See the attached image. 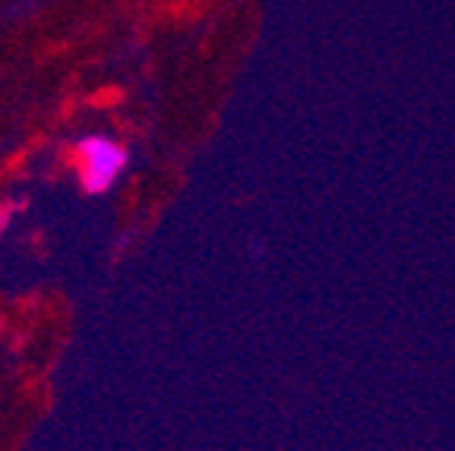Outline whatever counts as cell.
I'll return each mask as SVG.
<instances>
[{
    "mask_svg": "<svg viewBox=\"0 0 455 451\" xmlns=\"http://www.w3.org/2000/svg\"><path fill=\"white\" fill-rule=\"evenodd\" d=\"M7 225H10V209H0V233L7 231Z\"/></svg>",
    "mask_w": 455,
    "mask_h": 451,
    "instance_id": "obj_2",
    "label": "cell"
},
{
    "mask_svg": "<svg viewBox=\"0 0 455 451\" xmlns=\"http://www.w3.org/2000/svg\"><path fill=\"white\" fill-rule=\"evenodd\" d=\"M73 158H76V170H79V184L89 196H101L108 193L117 177L127 170L130 164V152L127 146H121L111 136H83L73 148Z\"/></svg>",
    "mask_w": 455,
    "mask_h": 451,
    "instance_id": "obj_1",
    "label": "cell"
}]
</instances>
